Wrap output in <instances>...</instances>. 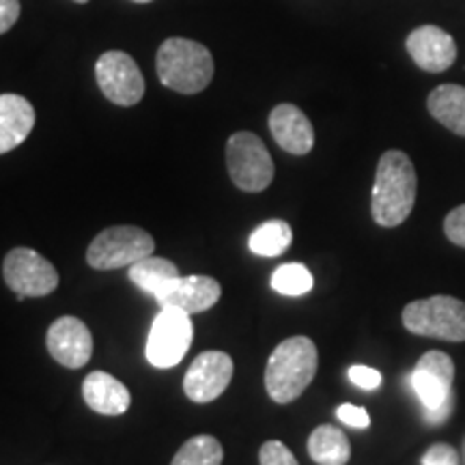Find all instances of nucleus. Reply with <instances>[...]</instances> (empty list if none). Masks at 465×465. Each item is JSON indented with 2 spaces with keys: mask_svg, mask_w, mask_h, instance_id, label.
Segmentation results:
<instances>
[{
  "mask_svg": "<svg viewBox=\"0 0 465 465\" xmlns=\"http://www.w3.org/2000/svg\"><path fill=\"white\" fill-rule=\"evenodd\" d=\"M293 242V231L284 220H267L250 235L248 246L257 257H281Z\"/></svg>",
  "mask_w": 465,
  "mask_h": 465,
  "instance_id": "412c9836",
  "label": "nucleus"
},
{
  "mask_svg": "<svg viewBox=\"0 0 465 465\" xmlns=\"http://www.w3.org/2000/svg\"><path fill=\"white\" fill-rule=\"evenodd\" d=\"M231 182L243 192H263L274 182V160L265 143L252 132L232 134L226 143Z\"/></svg>",
  "mask_w": 465,
  "mask_h": 465,
  "instance_id": "39448f33",
  "label": "nucleus"
},
{
  "mask_svg": "<svg viewBox=\"0 0 465 465\" xmlns=\"http://www.w3.org/2000/svg\"><path fill=\"white\" fill-rule=\"evenodd\" d=\"M155 67L160 83L183 95L205 91L213 78L212 52L185 37L166 39L158 50Z\"/></svg>",
  "mask_w": 465,
  "mask_h": 465,
  "instance_id": "7ed1b4c3",
  "label": "nucleus"
},
{
  "mask_svg": "<svg viewBox=\"0 0 465 465\" xmlns=\"http://www.w3.org/2000/svg\"><path fill=\"white\" fill-rule=\"evenodd\" d=\"M35 127V108L15 93L0 95V155L9 153L26 141Z\"/></svg>",
  "mask_w": 465,
  "mask_h": 465,
  "instance_id": "dca6fc26",
  "label": "nucleus"
},
{
  "mask_svg": "<svg viewBox=\"0 0 465 465\" xmlns=\"http://www.w3.org/2000/svg\"><path fill=\"white\" fill-rule=\"evenodd\" d=\"M270 132L278 147L291 155H306L315 147V130L293 104H278L270 114Z\"/></svg>",
  "mask_w": 465,
  "mask_h": 465,
  "instance_id": "2eb2a0df",
  "label": "nucleus"
},
{
  "mask_svg": "<svg viewBox=\"0 0 465 465\" xmlns=\"http://www.w3.org/2000/svg\"><path fill=\"white\" fill-rule=\"evenodd\" d=\"M272 289L287 298H298L312 289V274L302 263H284L272 274Z\"/></svg>",
  "mask_w": 465,
  "mask_h": 465,
  "instance_id": "5701e85b",
  "label": "nucleus"
},
{
  "mask_svg": "<svg viewBox=\"0 0 465 465\" xmlns=\"http://www.w3.org/2000/svg\"><path fill=\"white\" fill-rule=\"evenodd\" d=\"M463 465H465V441H463Z\"/></svg>",
  "mask_w": 465,
  "mask_h": 465,
  "instance_id": "473e14b6",
  "label": "nucleus"
},
{
  "mask_svg": "<svg viewBox=\"0 0 465 465\" xmlns=\"http://www.w3.org/2000/svg\"><path fill=\"white\" fill-rule=\"evenodd\" d=\"M134 3H151V0H134Z\"/></svg>",
  "mask_w": 465,
  "mask_h": 465,
  "instance_id": "2f4dec72",
  "label": "nucleus"
},
{
  "mask_svg": "<svg viewBox=\"0 0 465 465\" xmlns=\"http://www.w3.org/2000/svg\"><path fill=\"white\" fill-rule=\"evenodd\" d=\"M459 452L450 444H433L422 455V465H459Z\"/></svg>",
  "mask_w": 465,
  "mask_h": 465,
  "instance_id": "a878e982",
  "label": "nucleus"
},
{
  "mask_svg": "<svg viewBox=\"0 0 465 465\" xmlns=\"http://www.w3.org/2000/svg\"><path fill=\"white\" fill-rule=\"evenodd\" d=\"M418 177L410 155L391 149L380 158L375 173L373 194H371V213L383 229L403 224L416 203Z\"/></svg>",
  "mask_w": 465,
  "mask_h": 465,
  "instance_id": "f257e3e1",
  "label": "nucleus"
},
{
  "mask_svg": "<svg viewBox=\"0 0 465 465\" xmlns=\"http://www.w3.org/2000/svg\"><path fill=\"white\" fill-rule=\"evenodd\" d=\"M48 351L58 364L80 369L93 356V336L78 317H61L48 330Z\"/></svg>",
  "mask_w": 465,
  "mask_h": 465,
  "instance_id": "ddd939ff",
  "label": "nucleus"
},
{
  "mask_svg": "<svg viewBox=\"0 0 465 465\" xmlns=\"http://www.w3.org/2000/svg\"><path fill=\"white\" fill-rule=\"evenodd\" d=\"M83 397L93 411L102 416H121L125 414L132 403L130 391L116 377L93 371L86 375L83 383Z\"/></svg>",
  "mask_w": 465,
  "mask_h": 465,
  "instance_id": "f3484780",
  "label": "nucleus"
},
{
  "mask_svg": "<svg viewBox=\"0 0 465 465\" xmlns=\"http://www.w3.org/2000/svg\"><path fill=\"white\" fill-rule=\"evenodd\" d=\"M20 17V0H0V35L11 31Z\"/></svg>",
  "mask_w": 465,
  "mask_h": 465,
  "instance_id": "c85d7f7f",
  "label": "nucleus"
},
{
  "mask_svg": "<svg viewBox=\"0 0 465 465\" xmlns=\"http://www.w3.org/2000/svg\"><path fill=\"white\" fill-rule=\"evenodd\" d=\"M232 358L224 351H205L190 364L183 377V392L194 403H212L229 388Z\"/></svg>",
  "mask_w": 465,
  "mask_h": 465,
  "instance_id": "9b49d317",
  "label": "nucleus"
},
{
  "mask_svg": "<svg viewBox=\"0 0 465 465\" xmlns=\"http://www.w3.org/2000/svg\"><path fill=\"white\" fill-rule=\"evenodd\" d=\"M429 113L438 124L457 136L465 138V86L441 84L431 91L427 100Z\"/></svg>",
  "mask_w": 465,
  "mask_h": 465,
  "instance_id": "a211bd4d",
  "label": "nucleus"
},
{
  "mask_svg": "<svg viewBox=\"0 0 465 465\" xmlns=\"http://www.w3.org/2000/svg\"><path fill=\"white\" fill-rule=\"evenodd\" d=\"M3 276L17 298H44L58 287V272L33 248H14L5 257Z\"/></svg>",
  "mask_w": 465,
  "mask_h": 465,
  "instance_id": "0eeeda50",
  "label": "nucleus"
},
{
  "mask_svg": "<svg viewBox=\"0 0 465 465\" xmlns=\"http://www.w3.org/2000/svg\"><path fill=\"white\" fill-rule=\"evenodd\" d=\"M308 455L317 465H347L351 457V444L339 427L322 424L308 438Z\"/></svg>",
  "mask_w": 465,
  "mask_h": 465,
  "instance_id": "6ab92c4d",
  "label": "nucleus"
},
{
  "mask_svg": "<svg viewBox=\"0 0 465 465\" xmlns=\"http://www.w3.org/2000/svg\"><path fill=\"white\" fill-rule=\"evenodd\" d=\"M74 3H80V5H84V3H89V0H74Z\"/></svg>",
  "mask_w": 465,
  "mask_h": 465,
  "instance_id": "7c9ffc66",
  "label": "nucleus"
},
{
  "mask_svg": "<svg viewBox=\"0 0 465 465\" xmlns=\"http://www.w3.org/2000/svg\"><path fill=\"white\" fill-rule=\"evenodd\" d=\"M95 78L104 95L116 106H136L144 95V78L136 61L121 50H110L97 58Z\"/></svg>",
  "mask_w": 465,
  "mask_h": 465,
  "instance_id": "1a4fd4ad",
  "label": "nucleus"
},
{
  "mask_svg": "<svg viewBox=\"0 0 465 465\" xmlns=\"http://www.w3.org/2000/svg\"><path fill=\"white\" fill-rule=\"evenodd\" d=\"M349 380H351V383H356L358 388H362V391H375V388L381 386L380 371L364 364H353L351 369H349Z\"/></svg>",
  "mask_w": 465,
  "mask_h": 465,
  "instance_id": "bb28decb",
  "label": "nucleus"
},
{
  "mask_svg": "<svg viewBox=\"0 0 465 465\" xmlns=\"http://www.w3.org/2000/svg\"><path fill=\"white\" fill-rule=\"evenodd\" d=\"M223 444L212 435H194L185 441L171 465H223Z\"/></svg>",
  "mask_w": 465,
  "mask_h": 465,
  "instance_id": "4be33fe9",
  "label": "nucleus"
},
{
  "mask_svg": "<svg viewBox=\"0 0 465 465\" xmlns=\"http://www.w3.org/2000/svg\"><path fill=\"white\" fill-rule=\"evenodd\" d=\"M319 353L308 336H293L274 349L265 366V391L272 401L287 405L304 394L315 380Z\"/></svg>",
  "mask_w": 465,
  "mask_h": 465,
  "instance_id": "f03ea898",
  "label": "nucleus"
},
{
  "mask_svg": "<svg viewBox=\"0 0 465 465\" xmlns=\"http://www.w3.org/2000/svg\"><path fill=\"white\" fill-rule=\"evenodd\" d=\"M220 295H223V289L212 276H179L155 302L160 308L196 315L218 304Z\"/></svg>",
  "mask_w": 465,
  "mask_h": 465,
  "instance_id": "4468645a",
  "label": "nucleus"
},
{
  "mask_svg": "<svg viewBox=\"0 0 465 465\" xmlns=\"http://www.w3.org/2000/svg\"><path fill=\"white\" fill-rule=\"evenodd\" d=\"M259 463L261 465H300L298 459L293 457V452H291L287 446L278 440H270L261 446Z\"/></svg>",
  "mask_w": 465,
  "mask_h": 465,
  "instance_id": "b1692460",
  "label": "nucleus"
},
{
  "mask_svg": "<svg viewBox=\"0 0 465 465\" xmlns=\"http://www.w3.org/2000/svg\"><path fill=\"white\" fill-rule=\"evenodd\" d=\"M407 332L427 339L463 342L465 341V302L452 295H431L410 302L403 308Z\"/></svg>",
  "mask_w": 465,
  "mask_h": 465,
  "instance_id": "20e7f679",
  "label": "nucleus"
},
{
  "mask_svg": "<svg viewBox=\"0 0 465 465\" xmlns=\"http://www.w3.org/2000/svg\"><path fill=\"white\" fill-rule=\"evenodd\" d=\"M155 242L138 226H110L102 231L86 250V263L95 270H119L130 267L153 254Z\"/></svg>",
  "mask_w": 465,
  "mask_h": 465,
  "instance_id": "423d86ee",
  "label": "nucleus"
},
{
  "mask_svg": "<svg viewBox=\"0 0 465 465\" xmlns=\"http://www.w3.org/2000/svg\"><path fill=\"white\" fill-rule=\"evenodd\" d=\"M192 336H194V328H192L190 315L160 308V315H155L149 330L147 360L155 369H173L188 353Z\"/></svg>",
  "mask_w": 465,
  "mask_h": 465,
  "instance_id": "6e6552de",
  "label": "nucleus"
},
{
  "mask_svg": "<svg viewBox=\"0 0 465 465\" xmlns=\"http://www.w3.org/2000/svg\"><path fill=\"white\" fill-rule=\"evenodd\" d=\"M452 410H455V394L446 401L444 405L438 407V410H429L424 411V420H427V424H431V427H440V424H444L446 420H449Z\"/></svg>",
  "mask_w": 465,
  "mask_h": 465,
  "instance_id": "c756f323",
  "label": "nucleus"
},
{
  "mask_svg": "<svg viewBox=\"0 0 465 465\" xmlns=\"http://www.w3.org/2000/svg\"><path fill=\"white\" fill-rule=\"evenodd\" d=\"M336 416H339L341 422H345L347 427H353V429H366L371 424L369 411H366L364 407H358L351 403L341 405L339 410H336Z\"/></svg>",
  "mask_w": 465,
  "mask_h": 465,
  "instance_id": "cd10ccee",
  "label": "nucleus"
},
{
  "mask_svg": "<svg viewBox=\"0 0 465 465\" xmlns=\"http://www.w3.org/2000/svg\"><path fill=\"white\" fill-rule=\"evenodd\" d=\"M405 48L410 52L411 61L422 72L429 74L446 72L457 61V44L452 35L433 25L414 28V31L407 35Z\"/></svg>",
  "mask_w": 465,
  "mask_h": 465,
  "instance_id": "f8f14e48",
  "label": "nucleus"
},
{
  "mask_svg": "<svg viewBox=\"0 0 465 465\" xmlns=\"http://www.w3.org/2000/svg\"><path fill=\"white\" fill-rule=\"evenodd\" d=\"M411 388L420 399L424 411L438 410L449 401L455 381V362L444 351H427L411 371Z\"/></svg>",
  "mask_w": 465,
  "mask_h": 465,
  "instance_id": "9d476101",
  "label": "nucleus"
},
{
  "mask_svg": "<svg viewBox=\"0 0 465 465\" xmlns=\"http://www.w3.org/2000/svg\"><path fill=\"white\" fill-rule=\"evenodd\" d=\"M179 278V270L173 261L162 257H151L138 261L130 265V281L143 289L144 293H151L155 300Z\"/></svg>",
  "mask_w": 465,
  "mask_h": 465,
  "instance_id": "aec40b11",
  "label": "nucleus"
},
{
  "mask_svg": "<svg viewBox=\"0 0 465 465\" xmlns=\"http://www.w3.org/2000/svg\"><path fill=\"white\" fill-rule=\"evenodd\" d=\"M446 237L459 248H465V205H459L444 220Z\"/></svg>",
  "mask_w": 465,
  "mask_h": 465,
  "instance_id": "393cba45",
  "label": "nucleus"
}]
</instances>
